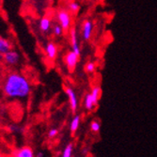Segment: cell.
<instances>
[{
	"label": "cell",
	"instance_id": "cell-18",
	"mask_svg": "<svg viewBox=\"0 0 157 157\" xmlns=\"http://www.w3.org/2000/svg\"><path fill=\"white\" fill-rule=\"evenodd\" d=\"M85 69H86V72H87V73L91 74L96 70V64L93 61H90V62H88L87 64H86Z\"/></svg>",
	"mask_w": 157,
	"mask_h": 157
},
{
	"label": "cell",
	"instance_id": "cell-8",
	"mask_svg": "<svg viewBox=\"0 0 157 157\" xmlns=\"http://www.w3.org/2000/svg\"><path fill=\"white\" fill-rule=\"evenodd\" d=\"M10 157H35L34 150L29 146H23L14 150Z\"/></svg>",
	"mask_w": 157,
	"mask_h": 157
},
{
	"label": "cell",
	"instance_id": "cell-12",
	"mask_svg": "<svg viewBox=\"0 0 157 157\" xmlns=\"http://www.w3.org/2000/svg\"><path fill=\"white\" fill-rule=\"evenodd\" d=\"M51 33L56 38H60V37L63 36L64 29H63L62 26L58 22H56V23H53L52 27H51Z\"/></svg>",
	"mask_w": 157,
	"mask_h": 157
},
{
	"label": "cell",
	"instance_id": "cell-1",
	"mask_svg": "<svg viewBox=\"0 0 157 157\" xmlns=\"http://www.w3.org/2000/svg\"><path fill=\"white\" fill-rule=\"evenodd\" d=\"M2 91L10 100H25L30 96L32 85L25 75L10 72L6 75L2 83Z\"/></svg>",
	"mask_w": 157,
	"mask_h": 157
},
{
	"label": "cell",
	"instance_id": "cell-23",
	"mask_svg": "<svg viewBox=\"0 0 157 157\" xmlns=\"http://www.w3.org/2000/svg\"><path fill=\"white\" fill-rule=\"evenodd\" d=\"M2 59H3V56H2V55H0V62L2 61Z\"/></svg>",
	"mask_w": 157,
	"mask_h": 157
},
{
	"label": "cell",
	"instance_id": "cell-2",
	"mask_svg": "<svg viewBox=\"0 0 157 157\" xmlns=\"http://www.w3.org/2000/svg\"><path fill=\"white\" fill-rule=\"evenodd\" d=\"M56 19L64 29V31L70 30L73 24L72 13L68 11L66 9H59L56 13Z\"/></svg>",
	"mask_w": 157,
	"mask_h": 157
},
{
	"label": "cell",
	"instance_id": "cell-3",
	"mask_svg": "<svg viewBox=\"0 0 157 157\" xmlns=\"http://www.w3.org/2000/svg\"><path fill=\"white\" fill-rule=\"evenodd\" d=\"M21 59H22L21 54L17 50L11 49L3 55L2 61L4 62V64L6 66L10 67V68H14V67H17L21 63Z\"/></svg>",
	"mask_w": 157,
	"mask_h": 157
},
{
	"label": "cell",
	"instance_id": "cell-11",
	"mask_svg": "<svg viewBox=\"0 0 157 157\" xmlns=\"http://www.w3.org/2000/svg\"><path fill=\"white\" fill-rule=\"evenodd\" d=\"M12 49V44L9 39L0 36V55H4Z\"/></svg>",
	"mask_w": 157,
	"mask_h": 157
},
{
	"label": "cell",
	"instance_id": "cell-16",
	"mask_svg": "<svg viewBox=\"0 0 157 157\" xmlns=\"http://www.w3.org/2000/svg\"><path fill=\"white\" fill-rule=\"evenodd\" d=\"M91 97L93 99V101L95 103V105H97L98 103H99V99H100V95H101V88L100 87H94L92 90H91Z\"/></svg>",
	"mask_w": 157,
	"mask_h": 157
},
{
	"label": "cell",
	"instance_id": "cell-15",
	"mask_svg": "<svg viewBox=\"0 0 157 157\" xmlns=\"http://www.w3.org/2000/svg\"><path fill=\"white\" fill-rule=\"evenodd\" d=\"M80 121H81V117L79 115H75L72 121H71V124H70V131L72 133H75L78 128L80 126Z\"/></svg>",
	"mask_w": 157,
	"mask_h": 157
},
{
	"label": "cell",
	"instance_id": "cell-17",
	"mask_svg": "<svg viewBox=\"0 0 157 157\" xmlns=\"http://www.w3.org/2000/svg\"><path fill=\"white\" fill-rule=\"evenodd\" d=\"M73 151H74V145L72 143L68 144L65 149L62 151V156L61 157H72L73 154Z\"/></svg>",
	"mask_w": 157,
	"mask_h": 157
},
{
	"label": "cell",
	"instance_id": "cell-4",
	"mask_svg": "<svg viewBox=\"0 0 157 157\" xmlns=\"http://www.w3.org/2000/svg\"><path fill=\"white\" fill-rule=\"evenodd\" d=\"M78 62H79V56L76 55L75 52L70 51L66 54L64 58V63L69 71H71V72L74 71L77 66Z\"/></svg>",
	"mask_w": 157,
	"mask_h": 157
},
{
	"label": "cell",
	"instance_id": "cell-5",
	"mask_svg": "<svg viewBox=\"0 0 157 157\" xmlns=\"http://www.w3.org/2000/svg\"><path fill=\"white\" fill-rule=\"evenodd\" d=\"M65 93L68 97L69 104H70V108L72 110L73 113H75L78 108V99L75 91L71 88V87H66L65 88Z\"/></svg>",
	"mask_w": 157,
	"mask_h": 157
},
{
	"label": "cell",
	"instance_id": "cell-6",
	"mask_svg": "<svg viewBox=\"0 0 157 157\" xmlns=\"http://www.w3.org/2000/svg\"><path fill=\"white\" fill-rule=\"evenodd\" d=\"M69 38H70V44L72 46V51L75 52L76 55L80 56V45H79V40H78V35L75 28H70L69 30Z\"/></svg>",
	"mask_w": 157,
	"mask_h": 157
},
{
	"label": "cell",
	"instance_id": "cell-10",
	"mask_svg": "<svg viewBox=\"0 0 157 157\" xmlns=\"http://www.w3.org/2000/svg\"><path fill=\"white\" fill-rule=\"evenodd\" d=\"M53 22L52 19L49 16H44L41 17L39 21V29L42 34H48L51 32V27H52Z\"/></svg>",
	"mask_w": 157,
	"mask_h": 157
},
{
	"label": "cell",
	"instance_id": "cell-9",
	"mask_svg": "<svg viewBox=\"0 0 157 157\" xmlns=\"http://www.w3.org/2000/svg\"><path fill=\"white\" fill-rule=\"evenodd\" d=\"M44 53L46 58L50 60H54L59 54V48L55 42L49 41L44 46Z\"/></svg>",
	"mask_w": 157,
	"mask_h": 157
},
{
	"label": "cell",
	"instance_id": "cell-7",
	"mask_svg": "<svg viewBox=\"0 0 157 157\" xmlns=\"http://www.w3.org/2000/svg\"><path fill=\"white\" fill-rule=\"evenodd\" d=\"M93 32V23L90 20H84L81 25V35L84 40H90Z\"/></svg>",
	"mask_w": 157,
	"mask_h": 157
},
{
	"label": "cell",
	"instance_id": "cell-21",
	"mask_svg": "<svg viewBox=\"0 0 157 157\" xmlns=\"http://www.w3.org/2000/svg\"><path fill=\"white\" fill-rule=\"evenodd\" d=\"M58 135H59V130L56 129V128H52V129H50L48 132L49 138H54L56 136H58Z\"/></svg>",
	"mask_w": 157,
	"mask_h": 157
},
{
	"label": "cell",
	"instance_id": "cell-24",
	"mask_svg": "<svg viewBox=\"0 0 157 157\" xmlns=\"http://www.w3.org/2000/svg\"><path fill=\"white\" fill-rule=\"evenodd\" d=\"M0 157H7L6 155H4L3 153H1V152H0Z\"/></svg>",
	"mask_w": 157,
	"mask_h": 157
},
{
	"label": "cell",
	"instance_id": "cell-14",
	"mask_svg": "<svg viewBox=\"0 0 157 157\" xmlns=\"http://www.w3.org/2000/svg\"><path fill=\"white\" fill-rule=\"evenodd\" d=\"M81 7L80 4L77 1H69L66 6V10L70 11L72 14H75L80 10Z\"/></svg>",
	"mask_w": 157,
	"mask_h": 157
},
{
	"label": "cell",
	"instance_id": "cell-20",
	"mask_svg": "<svg viewBox=\"0 0 157 157\" xmlns=\"http://www.w3.org/2000/svg\"><path fill=\"white\" fill-rule=\"evenodd\" d=\"M100 128H101V125H100L99 121H92V122L90 123V130H91L92 132L98 133V132L100 131Z\"/></svg>",
	"mask_w": 157,
	"mask_h": 157
},
{
	"label": "cell",
	"instance_id": "cell-13",
	"mask_svg": "<svg viewBox=\"0 0 157 157\" xmlns=\"http://www.w3.org/2000/svg\"><path fill=\"white\" fill-rule=\"evenodd\" d=\"M95 106H96V105H95L93 99L91 97V94L88 93L87 95L85 96V99H84V107H85V109L91 111Z\"/></svg>",
	"mask_w": 157,
	"mask_h": 157
},
{
	"label": "cell",
	"instance_id": "cell-19",
	"mask_svg": "<svg viewBox=\"0 0 157 157\" xmlns=\"http://www.w3.org/2000/svg\"><path fill=\"white\" fill-rule=\"evenodd\" d=\"M9 131H10L12 133H22L23 128L17 124H11L9 126Z\"/></svg>",
	"mask_w": 157,
	"mask_h": 157
},
{
	"label": "cell",
	"instance_id": "cell-22",
	"mask_svg": "<svg viewBox=\"0 0 157 157\" xmlns=\"http://www.w3.org/2000/svg\"><path fill=\"white\" fill-rule=\"evenodd\" d=\"M35 157H44V153L42 151H39L37 154H35Z\"/></svg>",
	"mask_w": 157,
	"mask_h": 157
}]
</instances>
